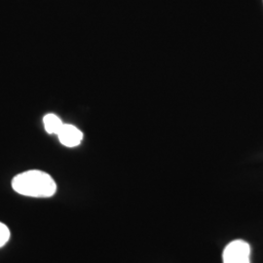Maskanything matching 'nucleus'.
I'll return each mask as SVG.
<instances>
[{"mask_svg": "<svg viewBox=\"0 0 263 263\" xmlns=\"http://www.w3.org/2000/svg\"><path fill=\"white\" fill-rule=\"evenodd\" d=\"M12 187L21 195L33 198H50L55 195L57 184L45 172L31 170L17 175L12 180Z\"/></svg>", "mask_w": 263, "mask_h": 263, "instance_id": "obj_1", "label": "nucleus"}, {"mask_svg": "<svg viewBox=\"0 0 263 263\" xmlns=\"http://www.w3.org/2000/svg\"><path fill=\"white\" fill-rule=\"evenodd\" d=\"M10 230L7 226L0 222V248L7 244L10 239Z\"/></svg>", "mask_w": 263, "mask_h": 263, "instance_id": "obj_5", "label": "nucleus"}, {"mask_svg": "<svg viewBox=\"0 0 263 263\" xmlns=\"http://www.w3.org/2000/svg\"><path fill=\"white\" fill-rule=\"evenodd\" d=\"M43 122L45 126V130L48 134H55L58 135L59 132L61 131L62 127L64 126V123L62 122V120L53 113H50L44 116L43 118Z\"/></svg>", "mask_w": 263, "mask_h": 263, "instance_id": "obj_4", "label": "nucleus"}, {"mask_svg": "<svg viewBox=\"0 0 263 263\" xmlns=\"http://www.w3.org/2000/svg\"><path fill=\"white\" fill-rule=\"evenodd\" d=\"M59 140L66 147H76L83 140V134L76 126L64 124L61 131L58 134Z\"/></svg>", "mask_w": 263, "mask_h": 263, "instance_id": "obj_3", "label": "nucleus"}, {"mask_svg": "<svg viewBox=\"0 0 263 263\" xmlns=\"http://www.w3.org/2000/svg\"><path fill=\"white\" fill-rule=\"evenodd\" d=\"M223 263H251V247L243 240H235L226 246Z\"/></svg>", "mask_w": 263, "mask_h": 263, "instance_id": "obj_2", "label": "nucleus"}]
</instances>
